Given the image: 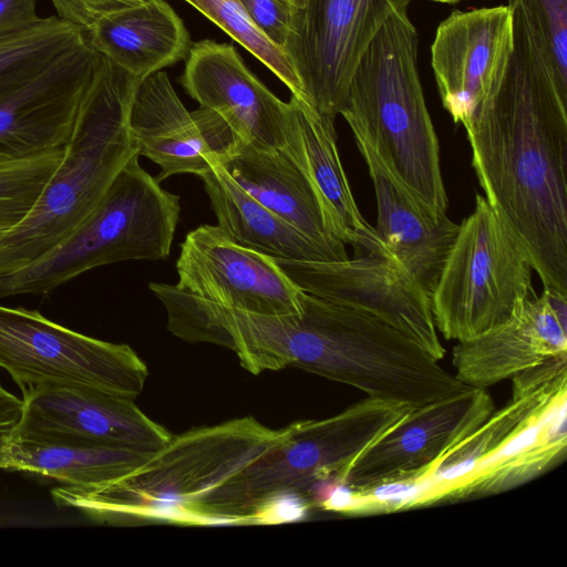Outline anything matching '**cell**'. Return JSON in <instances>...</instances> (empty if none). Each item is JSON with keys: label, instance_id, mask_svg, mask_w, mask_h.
<instances>
[{"label": "cell", "instance_id": "24", "mask_svg": "<svg viewBox=\"0 0 567 567\" xmlns=\"http://www.w3.org/2000/svg\"><path fill=\"white\" fill-rule=\"evenodd\" d=\"M86 37L96 52L141 80L186 59L192 47L184 22L164 0H143L113 11Z\"/></svg>", "mask_w": 567, "mask_h": 567}, {"label": "cell", "instance_id": "2", "mask_svg": "<svg viewBox=\"0 0 567 567\" xmlns=\"http://www.w3.org/2000/svg\"><path fill=\"white\" fill-rule=\"evenodd\" d=\"M237 340L254 374L300 368L413 409L468 388L393 326L307 292L300 313H245Z\"/></svg>", "mask_w": 567, "mask_h": 567}, {"label": "cell", "instance_id": "6", "mask_svg": "<svg viewBox=\"0 0 567 567\" xmlns=\"http://www.w3.org/2000/svg\"><path fill=\"white\" fill-rule=\"evenodd\" d=\"M411 409L368 396L333 416L287 425L277 445L198 505L192 525L249 524L254 511L278 492L293 489L307 498L319 485L341 483L358 456Z\"/></svg>", "mask_w": 567, "mask_h": 567}, {"label": "cell", "instance_id": "26", "mask_svg": "<svg viewBox=\"0 0 567 567\" xmlns=\"http://www.w3.org/2000/svg\"><path fill=\"white\" fill-rule=\"evenodd\" d=\"M152 453L16 430L4 453L2 470L34 473L70 487L93 488L131 473Z\"/></svg>", "mask_w": 567, "mask_h": 567}, {"label": "cell", "instance_id": "4", "mask_svg": "<svg viewBox=\"0 0 567 567\" xmlns=\"http://www.w3.org/2000/svg\"><path fill=\"white\" fill-rule=\"evenodd\" d=\"M340 115L421 209L446 216L440 145L417 71V32L406 10L392 11L364 50Z\"/></svg>", "mask_w": 567, "mask_h": 567}, {"label": "cell", "instance_id": "32", "mask_svg": "<svg viewBox=\"0 0 567 567\" xmlns=\"http://www.w3.org/2000/svg\"><path fill=\"white\" fill-rule=\"evenodd\" d=\"M258 29L285 50L296 7L288 0H240Z\"/></svg>", "mask_w": 567, "mask_h": 567}, {"label": "cell", "instance_id": "16", "mask_svg": "<svg viewBox=\"0 0 567 567\" xmlns=\"http://www.w3.org/2000/svg\"><path fill=\"white\" fill-rule=\"evenodd\" d=\"M101 56L86 39L0 102V162L65 147Z\"/></svg>", "mask_w": 567, "mask_h": 567}, {"label": "cell", "instance_id": "8", "mask_svg": "<svg viewBox=\"0 0 567 567\" xmlns=\"http://www.w3.org/2000/svg\"><path fill=\"white\" fill-rule=\"evenodd\" d=\"M532 271L523 247L476 194L431 295L436 330L461 342L502 323L517 300L533 292Z\"/></svg>", "mask_w": 567, "mask_h": 567}, {"label": "cell", "instance_id": "37", "mask_svg": "<svg viewBox=\"0 0 567 567\" xmlns=\"http://www.w3.org/2000/svg\"><path fill=\"white\" fill-rule=\"evenodd\" d=\"M288 1H290L292 4H295L298 8H301L306 3V0H288Z\"/></svg>", "mask_w": 567, "mask_h": 567}, {"label": "cell", "instance_id": "10", "mask_svg": "<svg viewBox=\"0 0 567 567\" xmlns=\"http://www.w3.org/2000/svg\"><path fill=\"white\" fill-rule=\"evenodd\" d=\"M413 0H306L285 45L309 104L334 120L364 50L392 11Z\"/></svg>", "mask_w": 567, "mask_h": 567}, {"label": "cell", "instance_id": "22", "mask_svg": "<svg viewBox=\"0 0 567 567\" xmlns=\"http://www.w3.org/2000/svg\"><path fill=\"white\" fill-rule=\"evenodd\" d=\"M512 398L474 432L450 449L423 478L419 506L445 499L476 463L516 433L546 402L567 389V354L551 358L512 377Z\"/></svg>", "mask_w": 567, "mask_h": 567}, {"label": "cell", "instance_id": "34", "mask_svg": "<svg viewBox=\"0 0 567 567\" xmlns=\"http://www.w3.org/2000/svg\"><path fill=\"white\" fill-rule=\"evenodd\" d=\"M143 0H51L58 17L85 32L102 17Z\"/></svg>", "mask_w": 567, "mask_h": 567}, {"label": "cell", "instance_id": "23", "mask_svg": "<svg viewBox=\"0 0 567 567\" xmlns=\"http://www.w3.org/2000/svg\"><path fill=\"white\" fill-rule=\"evenodd\" d=\"M218 164L270 212L315 241L348 255L328 229L310 182L284 148L238 141Z\"/></svg>", "mask_w": 567, "mask_h": 567}, {"label": "cell", "instance_id": "33", "mask_svg": "<svg viewBox=\"0 0 567 567\" xmlns=\"http://www.w3.org/2000/svg\"><path fill=\"white\" fill-rule=\"evenodd\" d=\"M310 504L298 491L287 489L266 498L251 514L249 524H284L306 518Z\"/></svg>", "mask_w": 567, "mask_h": 567}, {"label": "cell", "instance_id": "13", "mask_svg": "<svg viewBox=\"0 0 567 567\" xmlns=\"http://www.w3.org/2000/svg\"><path fill=\"white\" fill-rule=\"evenodd\" d=\"M493 412L491 394L474 386L411 409L358 456L341 483L352 489H368L388 483L421 481L450 449Z\"/></svg>", "mask_w": 567, "mask_h": 567}, {"label": "cell", "instance_id": "35", "mask_svg": "<svg viewBox=\"0 0 567 567\" xmlns=\"http://www.w3.org/2000/svg\"><path fill=\"white\" fill-rule=\"evenodd\" d=\"M40 18L37 0H0V37L24 29Z\"/></svg>", "mask_w": 567, "mask_h": 567}, {"label": "cell", "instance_id": "17", "mask_svg": "<svg viewBox=\"0 0 567 567\" xmlns=\"http://www.w3.org/2000/svg\"><path fill=\"white\" fill-rule=\"evenodd\" d=\"M181 83L199 106L216 112L239 141L284 148L289 102L277 97L231 44L209 39L193 43Z\"/></svg>", "mask_w": 567, "mask_h": 567}, {"label": "cell", "instance_id": "3", "mask_svg": "<svg viewBox=\"0 0 567 567\" xmlns=\"http://www.w3.org/2000/svg\"><path fill=\"white\" fill-rule=\"evenodd\" d=\"M141 81L102 55L58 168L29 213L0 235V276L28 266L74 231L140 155L130 114Z\"/></svg>", "mask_w": 567, "mask_h": 567}, {"label": "cell", "instance_id": "7", "mask_svg": "<svg viewBox=\"0 0 567 567\" xmlns=\"http://www.w3.org/2000/svg\"><path fill=\"white\" fill-rule=\"evenodd\" d=\"M133 156L90 216L28 266L0 276V298L47 295L93 268L168 257L179 219V196L159 186Z\"/></svg>", "mask_w": 567, "mask_h": 567}, {"label": "cell", "instance_id": "14", "mask_svg": "<svg viewBox=\"0 0 567 567\" xmlns=\"http://www.w3.org/2000/svg\"><path fill=\"white\" fill-rule=\"evenodd\" d=\"M513 49L507 6L453 11L437 27L431 64L443 107L466 130L497 90Z\"/></svg>", "mask_w": 567, "mask_h": 567}, {"label": "cell", "instance_id": "36", "mask_svg": "<svg viewBox=\"0 0 567 567\" xmlns=\"http://www.w3.org/2000/svg\"><path fill=\"white\" fill-rule=\"evenodd\" d=\"M22 410V398L9 392L0 383V471L8 444L20 423Z\"/></svg>", "mask_w": 567, "mask_h": 567}, {"label": "cell", "instance_id": "38", "mask_svg": "<svg viewBox=\"0 0 567 567\" xmlns=\"http://www.w3.org/2000/svg\"><path fill=\"white\" fill-rule=\"evenodd\" d=\"M431 1L440 2V3H457L462 0H431Z\"/></svg>", "mask_w": 567, "mask_h": 567}, {"label": "cell", "instance_id": "29", "mask_svg": "<svg viewBox=\"0 0 567 567\" xmlns=\"http://www.w3.org/2000/svg\"><path fill=\"white\" fill-rule=\"evenodd\" d=\"M184 1L193 6L264 63L290 90L291 95L307 101L288 54L258 29L240 0Z\"/></svg>", "mask_w": 567, "mask_h": 567}, {"label": "cell", "instance_id": "1", "mask_svg": "<svg viewBox=\"0 0 567 567\" xmlns=\"http://www.w3.org/2000/svg\"><path fill=\"white\" fill-rule=\"evenodd\" d=\"M497 90L465 130L485 199L527 254L544 289L567 296V102L515 9Z\"/></svg>", "mask_w": 567, "mask_h": 567}, {"label": "cell", "instance_id": "30", "mask_svg": "<svg viewBox=\"0 0 567 567\" xmlns=\"http://www.w3.org/2000/svg\"><path fill=\"white\" fill-rule=\"evenodd\" d=\"M560 97L567 102V0H508Z\"/></svg>", "mask_w": 567, "mask_h": 567}, {"label": "cell", "instance_id": "31", "mask_svg": "<svg viewBox=\"0 0 567 567\" xmlns=\"http://www.w3.org/2000/svg\"><path fill=\"white\" fill-rule=\"evenodd\" d=\"M64 148L0 162V235L16 226L32 208L58 168Z\"/></svg>", "mask_w": 567, "mask_h": 567}, {"label": "cell", "instance_id": "20", "mask_svg": "<svg viewBox=\"0 0 567 567\" xmlns=\"http://www.w3.org/2000/svg\"><path fill=\"white\" fill-rule=\"evenodd\" d=\"M284 150L310 182L330 233L355 255L384 249L374 227L363 218L340 161L334 120L306 100L291 95Z\"/></svg>", "mask_w": 567, "mask_h": 567}, {"label": "cell", "instance_id": "21", "mask_svg": "<svg viewBox=\"0 0 567 567\" xmlns=\"http://www.w3.org/2000/svg\"><path fill=\"white\" fill-rule=\"evenodd\" d=\"M353 136L374 186V230L389 252L417 280L431 299L458 225L447 216L436 218L421 209L371 146L361 136Z\"/></svg>", "mask_w": 567, "mask_h": 567}, {"label": "cell", "instance_id": "28", "mask_svg": "<svg viewBox=\"0 0 567 567\" xmlns=\"http://www.w3.org/2000/svg\"><path fill=\"white\" fill-rule=\"evenodd\" d=\"M86 32L59 17L0 37V102L86 41Z\"/></svg>", "mask_w": 567, "mask_h": 567}, {"label": "cell", "instance_id": "25", "mask_svg": "<svg viewBox=\"0 0 567 567\" xmlns=\"http://www.w3.org/2000/svg\"><path fill=\"white\" fill-rule=\"evenodd\" d=\"M567 389L546 402L516 433L476 463L445 499L484 496L515 487L565 454Z\"/></svg>", "mask_w": 567, "mask_h": 567}, {"label": "cell", "instance_id": "27", "mask_svg": "<svg viewBox=\"0 0 567 567\" xmlns=\"http://www.w3.org/2000/svg\"><path fill=\"white\" fill-rule=\"evenodd\" d=\"M218 227L236 244L291 261H341L348 255L309 238L246 193L218 163L199 175Z\"/></svg>", "mask_w": 567, "mask_h": 567}, {"label": "cell", "instance_id": "5", "mask_svg": "<svg viewBox=\"0 0 567 567\" xmlns=\"http://www.w3.org/2000/svg\"><path fill=\"white\" fill-rule=\"evenodd\" d=\"M286 435L251 416L172 439L125 476L93 488L63 485L55 504L96 519L143 518L192 525L198 505Z\"/></svg>", "mask_w": 567, "mask_h": 567}, {"label": "cell", "instance_id": "15", "mask_svg": "<svg viewBox=\"0 0 567 567\" xmlns=\"http://www.w3.org/2000/svg\"><path fill=\"white\" fill-rule=\"evenodd\" d=\"M130 127L140 156L158 165L157 182L177 174L199 176L226 157L239 141L216 112L202 106L189 112L164 71L138 84Z\"/></svg>", "mask_w": 567, "mask_h": 567}, {"label": "cell", "instance_id": "18", "mask_svg": "<svg viewBox=\"0 0 567 567\" xmlns=\"http://www.w3.org/2000/svg\"><path fill=\"white\" fill-rule=\"evenodd\" d=\"M567 354V296L545 290L540 297L517 300L506 320L452 352L455 377L486 389L497 382Z\"/></svg>", "mask_w": 567, "mask_h": 567}, {"label": "cell", "instance_id": "19", "mask_svg": "<svg viewBox=\"0 0 567 567\" xmlns=\"http://www.w3.org/2000/svg\"><path fill=\"white\" fill-rule=\"evenodd\" d=\"M21 392L23 410L17 431L72 436L146 452L157 451L173 436L125 396L68 385Z\"/></svg>", "mask_w": 567, "mask_h": 567}, {"label": "cell", "instance_id": "9", "mask_svg": "<svg viewBox=\"0 0 567 567\" xmlns=\"http://www.w3.org/2000/svg\"><path fill=\"white\" fill-rule=\"evenodd\" d=\"M0 368L21 391L68 385L132 400L141 394L148 375L145 362L127 344L73 331L38 310L1 305Z\"/></svg>", "mask_w": 567, "mask_h": 567}, {"label": "cell", "instance_id": "12", "mask_svg": "<svg viewBox=\"0 0 567 567\" xmlns=\"http://www.w3.org/2000/svg\"><path fill=\"white\" fill-rule=\"evenodd\" d=\"M176 269V287L228 309L267 316L302 310L305 291L276 259L236 244L217 225L186 235Z\"/></svg>", "mask_w": 567, "mask_h": 567}, {"label": "cell", "instance_id": "11", "mask_svg": "<svg viewBox=\"0 0 567 567\" xmlns=\"http://www.w3.org/2000/svg\"><path fill=\"white\" fill-rule=\"evenodd\" d=\"M276 261L302 291L375 316L443 359L429 295L386 248L341 261Z\"/></svg>", "mask_w": 567, "mask_h": 567}]
</instances>
